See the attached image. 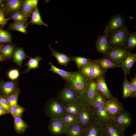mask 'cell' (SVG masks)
<instances>
[{
	"instance_id": "cell-15",
	"label": "cell",
	"mask_w": 136,
	"mask_h": 136,
	"mask_svg": "<svg viewBox=\"0 0 136 136\" xmlns=\"http://www.w3.org/2000/svg\"><path fill=\"white\" fill-rule=\"evenodd\" d=\"M84 136H104L103 127L94 120L84 130Z\"/></svg>"
},
{
	"instance_id": "cell-21",
	"label": "cell",
	"mask_w": 136,
	"mask_h": 136,
	"mask_svg": "<svg viewBox=\"0 0 136 136\" xmlns=\"http://www.w3.org/2000/svg\"><path fill=\"white\" fill-rule=\"evenodd\" d=\"M83 107L79 100L69 103L64 106L65 113L72 114L77 116Z\"/></svg>"
},
{
	"instance_id": "cell-27",
	"label": "cell",
	"mask_w": 136,
	"mask_h": 136,
	"mask_svg": "<svg viewBox=\"0 0 136 136\" xmlns=\"http://www.w3.org/2000/svg\"><path fill=\"white\" fill-rule=\"evenodd\" d=\"M31 20L29 23L33 24H36L40 25H44L48 26V25L45 23L41 18L39 10L37 7L35 8L32 13Z\"/></svg>"
},
{
	"instance_id": "cell-32",
	"label": "cell",
	"mask_w": 136,
	"mask_h": 136,
	"mask_svg": "<svg viewBox=\"0 0 136 136\" xmlns=\"http://www.w3.org/2000/svg\"><path fill=\"white\" fill-rule=\"evenodd\" d=\"M93 60L79 69V71L89 80H91L93 70Z\"/></svg>"
},
{
	"instance_id": "cell-28",
	"label": "cell",
	"mask_w": 136,
	"mask_h": 136,
	"mask_svg": "<svg viewBox=\"0 0 136 136\" xmlns=\"http://www.w3.org/2000/svg\"><path fill=\"white\" fill-rule=\"evenodd\" d=\"M29 59L25 65L27 66V68L21 73H26L32 69H38L39 67V63L41 60H42V58L40 56H37L35 58L29 57Z\"/></svg>"
},
{
	"instance_id": "cell-17",
	"label": "cell",
	"mask_w": 136,
	"mask_h": 136,
	"mask_svg": "<svg viewBox=\"0 0 136 136\" xmlns=\"http://www.w3.org/2000/svg\"><path fill=\"white\" fill-rule=\"evenodd\" d=\"M97 88L100 92L107 99L113 96L109 91L106 82L105 76L103 75L96 79Z\"/></svg>"
},
{
	"instance_id": "cell-16",
	"label": "cell",
	"mask_w": 136,
	"mask_h": 136,
	"mask_svg": "<svg viewBox=\"0 0 136 136\" xmlns=\"http://www.w3.org/2000/svg\"><path fill=\"white\" fill-rule=\"evenodd\" d=\"M136 61V54L129 51L125 58L120 64L123 72L130 74L131 69Z\"/></svg>"
},
{
	"instance_id": "cell-5",
	"label": "cell",
	"mask_w": 136,
	"mask_h": 136,
	"mask_svg": "<svg viewBox=\"0 0 136 136\" xmlns=\"http://www.w3.org/2000/svg\"><path fill=\"white\" fill-rule=\"evenodd\" d=\"M89 80L78 71L73 72L67 83L80 96L84 91Z\"/></svg>"
},
{
	"instance_id": "cell-25",
	"label": "cell",
	"mask_w": 136,
	"mask_h": 136,
	"mask_svg": "<svg viewBox=\"0 0 136 136\" xmlns=\"http://www.w3.org/2000/svg\"><path fill=\"white\" fill-rule=\"evenodd\" d=\"M14 126L16 132L20 134H23L28 127L27 124L22 119L21 117H14Z\"/></svg>"
},
{
	"instance_id": "cell-34",
	"label": "cell",
	"mask_w": 136,
	"mask_h": 136,
	"mask_svg": "<svg viewBox=\"0 0 136 136\" xmlns=\"http://www.w3.org/2000/svg\"><path fill=\"white\" fill-rule=\"evenodd\" d=\"M20 92V89L18 87L13 94L6 98L10 107L19 105L18 103V99Z\"/></svg>"
},
{
	"instance_id": "cell-46",
	"label": "cell",
	"mask_w": 136,
	"mask_h": 136,
	"mask_svg": "<svg viewBox=\"0 0 136 136\" xmlns=\"http://www.w3.org/2000/svg\"><path fill=\"white\" fill-rule=\"evenodd\" d=\"M0 105L9 111L10 107L8 102L5 97L1 95H0Z\"/></svg>"
},
{
	"instance_id": "cell-38",
	"label": "cell",
	"mask_w": 136,
	"mask_h": 136,
	"mask_svg": "<svg viewBox=\"0 0 136 136\" xmlns=\"http://www.w3.org/2000/svg\"><path fill=\"white\" fill-rule=\"evenodd\" d=\"M9 28L12 30L18 31L25 34L27 33L24 24L22 23L14 22L9 25Z\"/></svg>"
},
{
	"instance_id": "cell-22",
	"label": "cell",
	"mask_w": 136,
	"mask_h": 136,
	"mask_svg": "<svg viewBox=\"0 0 136 136\" xmlns=\"http://www.w3.org/2000/svg\"><path fill=\"white\" fill-rule=\"evenodd\" d=\"M49 64L50 66V71L59 75L63 80H65L67 83L68 82L73 72L67 71L59 69L53 65L51 62H49Z\"/></svg>"
},
{
	"instance_id": "cell-4",
	"label": "cell",
	"mask_w": 136,
	"mask_h": 136,
	"mask_svg": "<svg viewBox=\"0 0 136 136\" xmlns=\"http://www.w3.org/2000/svg\"><path fill=\"white\" fill-rule=\"evenodd\" d=\"M80 95L67 83L58 92L56 98L64 105L79 100Z\"/></svg>"
},
{
	"instance_id": "cell-45",
	"label": "cell",
	"mask_w": 136,
	"mask_h": 136,
	"mask_svg": "<svg viewBox=\"0 0 136 136\" xmlns=\"http://www.w3.org/2000/svg\"><path fill=\"white\" fill-rule=\"evenodd\" d=\"M133 78L131 77L130 83L132 89V95L131 97H135L136 96V77Z\"/></svg>"
},
{
	"instance_id": "cell-50",
	"label": "cell",
	"mask_w": 136,
	"mask_h": 136,
	"mask_svg": "<svg viewBox=\"0 0 136 136\" xmlns=\"http://www.w3.org/2000/svg\"><path fill=\"white\" fill-rule=\"evenodd\" d=\"M3 2V0H0V6L2 4Z\"/></svg>"
},
{
	"instance_id": "cell-14",
	"label": "cell",
	"mask_w": 136,
	"mask_h": 136,
	"mask_svg": "<svg viewBox=\"0 0 136 136\" xmlns=\"http://www.w3.org/2000/svg\"><path fill=\"white\" fill-rule=\"evenodd\" d=\"M108 35L104 34L98 37L95 44L96 48L99 53L104 55L110 51L112 48L108 43Z\"/></svg>"
},
{
	"instance_id": "cell-3",
	"label": "cell",
	"mask_w": 136,
	"mask_h": 136,
	"mask_svg": "<svg viewBox=\"0 0 136 136\" xmlns=\"http://www.w3.org/2000/svg\"><path fill=\"white\" fill-rule=\"evenodd\" d=\"M99 92L96 80H90L84 91L80 96L79 101L81 106L83 107L90 106L95 97Z\"/></svg>"
},
{
	"instance_id": "cell-33",
	"label": "cell",
	"mask_w": 136,
	"mask_h": 136,
	"mask_svg": "<svg viewBox=\"0 0 136 136\" xmlns=\"http://www.w3.org/2000/svg\"><path fill=\"white\" fill-rule=\"evenodd\" d=\"M92 62L93 70L91 79H96L103 75L105 72L101 70L96 60H93Z\"/></svg>"
},
{
	"instance_id": "cell-42",
	"label": "cell",
	"mask_w": 136,
	"mask_h": 136,
	"mask_svg": "<svg viewBox=\"0 0 136 136\" xmlns=\"http://www.w3.org/2000/svg\"><path fill=\"white\" fill-rule=\"evenodd\" d=\"M11 41V37L9 33L0 28V43H9Z\"/></svg>"
},
{
	"instance_id": "cell-37",
	"label": "cell",
	"mask_w": 136,
	"mask_h": 136,
	"mask_svg": "<svg viewBox=\"0 0 136 136\" xmlns=\"http://www.w3.org/2000/svg\"><path fill=\"white\" fill-rule=\"evenodd\" d=\"M136 47V33L133 32L129 34L125 48L127 49H132Z\"/></svg>"
},
{
	"instance_id": "cell-18",
	"label": "cell",
	"mask_w": 136,
	"mask_h": 136,
	"mask_svg": "<svg viewBox=\"0 0 136 136\" xmlns=\"http://www.w3.org/2000/svg\"><path fill=\"white\" fill-rule=\"evenodd\" d=\"M104 136H124L125 130H122L113 123L103 127Z\"/></svg>"
},
{
	"instance_id": "cell-19",
	"label": "cell",
	"mask_w": 136,
	"mask_h": 136,
	"mask_svg": "<svg viewBox=\"0 0 136 136\" xmlns=\"http://www.w3.org/2000/svg\"><path fill=\"white\" fill-rule=\"evenodd\" d=\"M52 52V55L54 56L60 65L67 66L69 63L72 61L71 57L69 56L64 53L58 52L53 49L49 45Z\"/></svg>"
},
{
	"instance_id": "cell-2",
	"label": "cell",
	"mask_w": 136,
	"mask_h": 136,
	"mask_svg": "<svg viewBox=\"0 0 136 136\" xmlns=\"http://www.w3.org/2000/svg\"><path fill=\"white\" fill-rule=\"evenodd\" d=\"M64 106L56 98H51L46 103L45 114L50 119L62 117L65 114Z\"/></svg>"
},
{
	"instance_id": "cell-51",
	"label": "cell",
	"mask_w": 136,
	"mask_h": 136,
	"mask_svg": "<svg viewBox=\"0 0 136 136\" xmlns=\"http://www.w3.org/2000/svg\"><path fill=\"white\" fill-rule=\"evenodd\" d=\"M131 136H136V133H135L132 134Z\"/></svg>"
},
{
	"instance_id": "cell-11",
	"label": "cell",
	"mask_w": 136,
	"mask_h": 136,
	"mask_svg": "<svg viewBox=\"0 0 136 136\" xmlns=\"http://www.w3.org/2000/svg\"><path fill=\"white\" fill-rule=\"evenodd\" d=\"M129 51L125 48H113L110 51L105 55V57L114 63L120 64Z\"/></svg>"
},
{
	"instance_id": "cell-26",
	"label": "cell",
	"mask_w": 136,
	"mask_h": 136,
	"mask_svg": "<svg viewBox=\"0 0 136 136\" xmlns=\"http://www.w3.org/2000/svg\"><path fill=\"white\" fill-rule=\"evenodd\" d=\"M84 129L78 123L68 127L66 136H84Z\"/></svg>"
},
{
	"instance_id": "cell-20",
	"label": "cell",
	"mask_w": 136,
	"mask_h": 136,
	"mask_svg": "<svg viewBox=\"0 0 136 136\" xmlns=\"http://www.w3.org/2000/svg\"><path fill=\"white\" fill-rule=\"evenodd\" d=\"M28 56L23 48H18L15 49L13 53L12 57V62L19 66L21 67L23 60Z\"/></svg>"
},
{
	"instance_id": "cell-7",
	"label": "cell",
	"mask_w": 136,
	"mask_h": 136,
	"mask_svg": "<svg viewBox=\"0 0 136 136\" xmlns=\"http://www.w3.org/2000/svg\"><path fill=\"white\" fill-rule=\"evenodd\" d=\"M94 114L90 106L83 107L77 115L78 123L84 130L93 122Z\"/></svg>"
},
{
	"instance_id": "cell-9",
	"label": "cell",
	"mask_w": 136,
	"mask_h": 136,
	"mask_svg": "<svg viewBox=\"0 0 136 136\" xmlns=\"http://www.w3.org/2000/svg\"><path fill=\"white\" fill-rule=\"evenodd\" d=\"M105 105L109 117L112 121L120 112L124 110L122 104L114 97L106 100Z\"/></svg>"
},
{
	"instance_id": "cell-36",
	"label": "cell",
	"mask_w": 136,
	"mask_h": 136,
	"mask_svg": "<svg viewBox=\"0 0 136 136\" xmlns=\"http://www.w3.org/2000/svg\"><path fill=\"white\" fill-rule=\"evenodd\" d=\"M34 8L30 0H26L23 2L22 12L27 19Z\"/></svg>"
},
{
	"instance_id": "cell-30",
	"label": "cell",
	"mask_w": 136,
	"mask_h": 136,
	"mask_svg": "<svg viewBox=\"0 0 136 136\" xmlns=\"http://www.w3.org/2000/svg\"><path fill=\"white\" fill-rule=\"evenodd\" d=\"M124 79L123 83V98L125 99L128 97H131L132 95V89L130 82L129 81L127 78V75L124 72Z\"/></svg>"
},
{
	"instance_id": "cell-48",
	"label": "cell",
	"mask_w": 136,
	"mask_h": 136,
	"mask_svg": "<svg viewBox=\"0 0 136 136\" xmlns=\"http://www.w3.org/2000/svg\"><path fill=\"white\" fill-rule=\"evenodd\" d=\"M31 4L33 7L35 8L37 7L39 1L38 0H30Z\"/></svg>"
},
{
	"instance_id": "cell-43",
	"label": "cell",
	"mask_w": 136,
	"mask_h": 136,
	"mask_svg": "<svg viewBox=\"0 0 136 136\" xmlns=\"http://www.w3.org/2000/svg\"><path fill=\"white\" fill-rule=\"evenodd\" d=\"M20 76L19 70L12 69L9 70L7 73L8 77L11 81L17 80Z\"/></svg>"
},
{
	"instance_id": "cell-8",
	"label": "cell",
	"mask_w": 136,
	"mask_h": 136,
	"mask_svg": "<svg viewBox=\"0 0 136 136\" xmlns=\"http://www.w3.org/2000/svg\"><path fill=\"white\" fill-rule=\"evenodd\" d=\"M124 27L125 22L123 16L121 14H116L112 16L107 24L103 33L108 35Z\"/></svg>"
},
{
	"instance_id": "cell-41",
	"label": "cell",
	"mask_w": 136,
	"mask_h": 136,
	"mask_svg": "<svg viewBox=\"0 0 136 136\" xmlns=\"http://www.w3.org/2000/svg\"><path fill=\"white\" fill-rule=\"evenodd\" d=\"M25 110L24 108L19 105L10 107L9 112L13 117H21Z\"/></svg>"
},
{
	"instance_id": "cell-47",
	"label": "cell",
	"mask_w": 136,
	"mask_h": 136,
	"mask_svg": "<svg viewBox=\"0 0 136 136\" xmlns=\"http://www.w3.org/2000/svg\"><path fill=\"white\" fill-rule=\"evenodd\" d=\"M9 113L8 111L5 109L0 105V116Z\"/></svg>"
},
{
	"instance_id": "cell-13",
	"label": "cell",
	"mask_w": 136,
	"mask_h": 136,
	"mask_svg": "<svg viewBox=\"0 0 136 136\" xmlns=\"http://www.w3.org/2000/svg\"><path fill=\"white\" fill-rule=\"evenodd\" d=\"M18 83L17 80L1 81L0 82V95L5 98L12 95L18 88Z\"/></svg>"
},
{
	"instance_id": "cell-49",
	"label": "cell",
	"mask_w": 136,
	"mask_h": 136,
	"mask_svg": "<svg viewBox=\"0 0 136 136\" xmlns=\"http://www.w3.org/2000/svg\"><path fill=\"white\" fill-rule=\"evenodd\" d=\"M5 60V59L3 58L1 54V47H0V62H2Z\"/></svg>"
},
{
	"instance_id": "cell-35",
	"label": "cell",
	"mask_w": 136,
	"mask_h": 136,
	"mask_svg": "<svg viewBox=\"0 0 136 136\" xmlns=\"http://www.w3.org/2000/svg\"><path fill=\"white\" fill-rule=\"evenodd\" d=\"M62 117L68 127L78 123L77 115L65 113Z\"/></svg>"
},
{
	"instance_id": "cell-10",
	"label": "cell",
	"mask_w": 136,
	"mask_h": 136,
	"mask_svg": "<svg viewBox=\"0 0 136 136\" xmlns=\"http://www.w3.org/2000/svg\"><path fill=\"white\" fill-rule=\"evenodd\" d=\"M92 109L94 114V120L101 126L104 127L113 123L109 117L105 105L97 109Z\"/></svg>"
},
{
	"instance_id": "cell-12",
	"label": "cell",
	"mask_w": 136,
	"mask_h": 136,
	"mask_svg": "<svg viewBox=\"0 0 136 136\" xmlns=\"http://www.w3.org/2000/svg\"><path fill=\"white\" fill-rule=\"evenodd\" d=\"M113 123L120 129L124 130L132 124L133 119L130 114L124 110L120 112L113 121Z\"/></svg>"
},
{
	"instance_id": "cell-23",
	"label": "cell",
	"mask_w": 136,
	"mask_h": 136,
	"mask_svg": "<svg viewBox=\"0 0 136 136\" xmlns=\"http://www.w3.org/2000/svg\"><path fill=\"white\" fill-rule=\"evenodd\" d=\"M101 70L105 72L108 69L120 67V64H115L104 57L96 60Z\"/></svg>"
},
{
	"instance_id": "cell-40",
	"label": "cell",
	"mask_w": 136,
	"mask_h": 136,
	"mask_svg": "<svg viewBox=\"0 0 136 136\" xmlns=\"http://www.w3.org/2000/svg\"><path fill=\"white\" fill-rule=\"evenodd\" d=\"M71 58L72 61H74L75 63L79 69L91 60L84 57L79 56L72 57Z\"/></svg>"
},
{
	"instance_id": "cell-1",
	"label": "cell",
	"mask_w": 136,
	"mask_h": 136,
	"mask_svg": "<svg viewBox=\"0 0 136 136\" xmlns=\"http://www.w3.org/2000/svg\"><path fill=\"white\" fill-rule=\"evenodd\" d=\"M130 32L124 27L108 35V43L113 48L126 47Z\"/></svg>"
},
{
	"instance_id": "cell-39",
	"label": "cell",
	"mask_w": 136,
	"mask_h": 136,
	"mask_svg": "<svg viewBox=\"0 0 136 136\" xmlns=\"http://www.w3.org/2000/svg\"><path fill=\"white\" fill-rule=\"evenodd\" d=\"M10 17L15 22L22 23L24 24L27 19L22 11H19L14 13Z\"/></svg>"
},
{
	"instance_id": "cell-29",
	"label": "cell",
	"mask_w": 136,
	"mask_h": 136,
	"mask_svg": "<svg viewBox=\"0 0 136 136\" xmlns=\"http://www.w3.org/2000/svg\"><path fill=\"white\" fill-rule=\"evenodd\" d=\"M15 50V46L12 44H7L1 47V54L5 60L12 58Z\"/></svg>"
},
{
	"instance_id": "cell-24",
	"label": "cell",
	"mask_w": 136,
	"mask_h": 136,
	"mask_svg": "<svg viewBox=\"0 0 136 136\" xmlns=\"http://www.w3.org/2000/svg\"><path fill=\"white\" fill-rule=\"evenodd\" d=\"M23 2L20 0H9L7 1L5 7L6 11L10 13L19 11L22 8Z\"/></svg>"
},
{
	"instance_id": "cell-44",
	"label": "cell",
	"mask_w": 136,
	"mask_h": 136,
	"mask_svg": "<svg viewBox=\"0 0 136 136\" xmlns=\"http://www.w3.org/2000/svg\"><path fill=\"white\" fill-rule=\"evenodd\" d=\"M5 10L2 8H0V26H5L7 23L9 19V18H6L5 15Z\"/></svg>"
},
{
	"instance_id": "cell-31",
	"label": "cell",
	"mask_w": 136,
	"mask_h": 136,
	"mask_svg": "<svg viewBox=\"0 0 136 136\" xmlns=\"http://www.w3.org/2000/svg\"><path fill=\"white\" fill-rule=\"evenodd\" d=\"M107 100L105 97L99 92L95 97L90 106L93 109L97 108L104 105Z\"/></svg>"
},
{
	"instance_id": "cell-6",
	"label": "cell",
	"mask_w": 136,
	"mask_h": 136,
	"mask_svg": "<svg viewBox=\"0 0 136 136\" xmlns=\"http://www.w3.org/2000/svg\"><path fill=\"white\" fill-rule=\"evenodd\" d=\"M67 128L62 117L51 118L48 125L49 130L53 136L65 134Z\"/></svg>"
}]
</instances>
